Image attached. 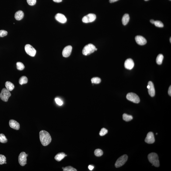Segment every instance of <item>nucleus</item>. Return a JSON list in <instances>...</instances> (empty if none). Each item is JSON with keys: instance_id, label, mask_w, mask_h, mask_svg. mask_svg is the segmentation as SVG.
<instances>
[{"instance_id": "1", "label": "nucleus", "mask_w": 171, "mask_h": 171, "mask_svg": "<svg viewBox=\"0 0 171 171\" xmlns=\"http://www.w3.org/2000/svg\"><path fill=\"white\" fill-rule=\"evenodd\" d=\"M40 142L42 145L46 146L51 142L52 139L50 134L45 130H42L39 132Z\"/></svg>"}, {"instance_id": "2", "label": "nucleus", "mask_w": 171, "mask_h": 171, "mask_svg": "<svg viewBox=\"0 0 171 171\" xmlns=\"http://www.w3.org/2000/svg\"><path fill=\"white\" fill-rule=\"evenodd\" d=\"M148 158L150 162L152 164V166L157 167L159 166V161L157 154L155 153H151L149 154Z\"/></svg>"}, {"instance_id": "3", "label": "nucleus", "mask_w": 171, "mask_h": 171, "mask_svg": "<svg viewBox=\"0 0 171 171\" xmlns=\"http://www.w3.org/2000/svg\"><path fill=\"white\" fill-rule=\"evenodd\" d=\"M96 48V47L92 44H88L83 48L82 50V54L85 56L90 55L95 51Z\"/></svg>"}, {"instance_id": "4", "label": "nucleus", "mask_w": 171, "mask_h": 171, "mask_svg": "<svg viewBox=\"0 0 171 171\" xmlns=\"http://www.w3.org/2000/svg\"><path fill=\"white\" fill-rule=\"evenodd\" d=\"M10 91L5 88H3L0 93V98L3 101L7 102L8 101L9 98L11 96Z\"/></svg>"}, {"instance_id": "5", "label": "nucleus", "mask_w": 171, "mask_h": 171, "mask_svg": "<svg viewBox=\"0 0 171 171\" xmlns=\"http://www.w3.org/2000/svg\"><path fill=\"white\" fill-rule=\"evenodd\" d=\"M128 157L126 155H124L118 159L115 166L116 168H119L124 165L127 160Z\"/></svg>"}, {"instance_id": "6", "label": "nucleus", "mask_w": 171, "mask_h": 171, "mask_svg": "<svg viewBox=\"0 0 171 171\" xmlns=\"http://www.w3.org/2000/svg\"><path fill=\"white\" fill-rule=\"evenodd\" d=\"M127 99L134 103H138L140 101L139 97L135 93L130 92L127 94Z\"/></svg>"}, {"instance_id": "7", "label": "nucleus", "mask_w": 171, "mask_h": 171, "mask_svg": "<svg viewBox=\"0 0 171 171\" xmlns=\"http://www.w3.org/2000/svg\"><path fill=\"white\" fill-rule=\"evenodd\" d=\"M28 156V154L25 152H22L19 156V163L20 165L24 166L27 164V157Z\"/></svg>"}, {"instance_id": "8", "label": "nucleus", "mask_w": 171, "mask_h": 171, "mask_svg": "<svg viewBox=\"0 0 171 171\" xmlns=\"http://www.w3.org/2000/svg\"><path fill=\"white\" fill-rule=\"evenodd\" d=\"M96 18L95 14H89L82 18V21L83 23H86L92 22L95 20Z\"/></svg>"}, {"instance_id": "9", "label": "nucleus", "mask_w": 171, "mask_h": 171, "mask_svg": "<svg viewBox=\"0 0 171 171\" xmlns=\"http://www.w3.org/2000/svg\"><path fill=\"white\" fill-rule=\"evenodd\" d=\"M25 50L27 54L31 57H34L36 55V51L31 45L29 44L26 45L25 46Z\"/></svg>"}, {"instance_id": "10", "label": "nucleus", "mask_w": 171, "mask_h": 171, "mask_svg": "<svg viewBox=\"0 0 171 171\" xmlns=\"http://www.w3.org/2000/svg\"><path fill=\"white\" fill-rule=\"evenodd\" d=\"M145 141L149 144H152L154 143L155 139L153 133L152 132L148 133L145 139Z\"/></svg>"}, {"instance_id": "11", "label": "nucleus", "mask_w": 171, "mask_h": 171, "mask_svg": "<svg viewBox=\"0 0 171 171\" xmlns=\"http://www.w3.org/2000/svg\"><path fill=\"white\" fill-rule=\"evenodd\" d=\"M134 63L133 60L130 58L127 59L125 62L124 66L126 69L131 70L134 67Z\"/></svg>"}, {"instance_id": "12", "label": "nucleus", "mask_w": 171, "mask_h": 171, "mask_svg": "<svg viewBox=\"0 0 171 171\" xmlns=\"http://www.w3.org/2000/svg\"><path fill=\"white\" fill-rule=\"evenodd\" d=\"M72 49V47L71 46H68L65 47L62 52L63 57H69L71 54Z\"/></svg>"}, {"instance_id": "13", "label": "nucleus", "mask_w": 171, "mask_h": 171, "mask_svg": "<svg viewBox=\"0 0 171 171\" xmlns=\"http://www.w3.org/2000/svg\"><path fill=\"white\" fill-rule=\"evenodd\" d=\"M135 41L138 45L143 46L147 43V40L143 36H137L135 38Z\"/></svg>"}, {"instance_id": "14", "label": "nucleus", "mask_w": 171, "mask_h": 171, "mask_svg": "<svg viewBox=\"0 0 171 171\" xmlns=\"http://www.w3.org/2000/svg\"><path fill=\"white\" fill-rule=\"evenodd\" d=\"M55 18L57 21L62 24H64L67 22V19L63 14L57 13L55 16Z\"/></svg>"}, {"instance_id": "15", "label": "nucleus", "mask_w": 171, "mask_h": 171, "mask_svg": "<svg viewBox=\"0 0 171 171\" xmlns=\"http://www.w3.org/2000/svg\"><path fill=\"white\" fill-rule=\"evenodd\" d=\"M9 124L10 127L13 129L17 130L20 129V124L14 120H10L9 122Z\"/></svg>"}, {"instance_id": "16", "label": "nucleus", "mask_w": 171, "mask_h": 171, "mask_svg": "<svg viewBox=\"0 0 171 171\" xmlns=\"http://www.w3.org/2000/svg\"><path fill=\"white\" fill-rule=\"evenodd\" d=\"M148 85H149L150 86L148 89L149 94L151 97H154L155 96V92L153 83L151 81H150L148 82Z\"/></svg>"}, {"instance_id": "17", "label": "nucleus", "mask_w": 171, "mask_h": 171, "mask_svg": "<svg viewBox=\"0 0 171 171\" xmlns=\"http://www.w3.org/2000/svg\"><path fill=\"white\" fill-rule=\"evenodd\" d=\"M24 14L22 11L20 10L16 12L15 15V18L17 20H20L24 18Z\"/></svg>"}, {"instance_id": "18", "label": "nucleus", "mask_w": 171, "mask_h": 171, "mask_svg": "<svg viewBox=\"0 0 171 171\" xmlns=\"http://www.w3.org/2000/svg\"><path fill=\"white\" fill-rule=\"evenodd\" d=\"M67 155L64 153L61 152L57 154L55 157V159L57 161L60 162L63 160L65 157L67 156Z\"/></svg>"}, {"instance_id": "19", "label": "nucleus", "mask_w": 171, "mask_h": 171, "mask_svg": "<svg viewBox=\"0 0 171 171\" xmlns=\"http://www.w3.org/2000/svg\"><path fill=\"white\" fill-rule=\"evenodd\" d=\"M6 88L9 91H12L14 88V85L10 81H7L5 83Z\"/></svg>"}, {"instance_id": "20", "label": "nucleus", "mask_w": 171, "mask_h": 171, "mask_svg": "<svg viewBox=\"0 0 171 171\" xmlns=\"http://www.w3.org/2000/svg\"><path fill=\"white\" fill-rule=\"evenodd\" d=\"M130 20L129 15L128 14H125L123 17L122 19V22L124 26H125L128 23Z\"/></svg>"}, {"instance_id": "21", "label": "nucleus", "mask_w": 171, "mask_h": 171, "mask_svg": "<svg viewBox=\"0 0 171 171\" xmlns=\"http://www.w3.org/2000/svg\"><path fill=\"white\" fill-rule=\"evenodd\" d=\"M28 80L27 77L26 76H23L21 77L19 80V83L21 85L26 84L27 83Z\"/></svg>"}, {"instance_id": "22", "label": "nucleus", "mask_w": 171, "mask_h": 171, "mask_svg": "<svg viewBox=\"0 0 171 171\" xmlns=\"http://www.w3.org/2000/svg\"><path fill=\"white\" fill-rule=\"evenodd\" d=\"M123 118L126 122L130 121L133 119L132 116L131 115L124 113L123 115Z\"/></svg>"}, {"instance_id": "23", "label": "nucleus", "mask_w": 171, "mask_h": 171, "mask_svg": "<svg viewBox=\"0 0 171 171\" xmlns=\"http://www.w3.org/2000/svg\"><path fill=\"white\" fill-rule=\"evenodd\" d=\"M164 59V56L162 54H160L158 55L156 58V63L158 65H161Z\"/></svg>"}, {"instance_id": "24", "label": "nucleus", "mask_w": 171, "mask_h": 171, "mask_svg": "<svg viewBox=\"0 0 171 171\" xmlns=\"http://www.w3.org/2000/svg\"><path fill=\"white\" fill-rule=\"evenodd\" d=\"M7 139L3 134H0V142L5 143L7 142Z\"/></svg>"}, {"instance_id": "25", "label": "nucleus", "mask_w": 171, "mask_h": 171, "mask_svg": "<svg viewBox=\"0 0 171 171\" xmlns=\"http://www.w3.org/2000/svg\"><path fill=\"white\" fill-rule=\"evenodd\" d=\"M94 154L96 157H99L102 156L103 154V151L100 149H96L94 152Z\"/></svg>"}, {"instance_id": "26", "label": "nucleus", "mask_w": 171, "mask_h": 171, "mask_svg": "<svg viewBox=\"0 0 171 171\" xmlns=\"http://www.w3.org/2000/svg\"><path fill=\"white\" fill-rule=\"evenodd\" d=\"M17 68L18 70H22L25 68V66L21 62H17L16 63Z\"/></svg>"}, {"instance_id": "27", "label": "nucleus", "mask_w": 171, "mask_h": 171, "mask_svg": "<svg viewBox=\"0 0 171 171\" xmlns=\"http://www.w3.org/2000/svg\"><path fill=\"white\" fill-rule=\"evenodd\" d=\"M101 81V79L99 77H94L91 79V82L92 83L99 84Z\"/></svg>"}, {"instance_id": "28", "label": "nucleus", "mask_w": 171, "mask_h": 171, "mask_svg": "<svg viewBox=\"0 0 171 171\" xmlns=\"http://www.w3.org/2000/svg\"><path fill=\"white\" fill-rule=\"evenodd\" d=\"M63 171H77L76 169L71 166H68L65 167H62Z\"/></svg>"}, {"instance_id": "29", "label": "nucleus", "mask_w": 171, "mask_h": 171, "mask_svg": "<svg viewBox=\"0 0 171 171\" xmlns=\"http://www.w3.org/2000/svg\"><path fill=\"white\" fill-rule=\"evenodd\" d=\"M6 158L3 155L0 154V165L4 164L6 162Z\"/></svg>"}, {"instance_id": "30", "label": "nucleus", "mask_w": 171, "mask_h": 171, "mask_svg": "<svg viewBox=\"0 0 171 171\" xmlns=\"http://www.w3.org/2000/svg\"><path fill=\"white\" fill-rule=\"evenodd\" d=\"M154 24L156 26L158 27H163L164 26V24L163 23L160 21H155Z\"/></svg>"}, {"instance_id": "31", "label": "nucleus", "mask_w": 171, "mask_h": 171, "mask_svg": "<svg viewBox=\"0 0 171 171\" xmlns=\"http://www.w3.org/2000/svg\"><path fill=\"white\" fill-rule=\"evenodd\" d=\"M107 132H108V130L106 129L103 128L101 129L99 133V134L100 136H103L105 135L107 133Z\"/></svg>"}, {"instance_id": "32", "label": "nucleus", "mask_w": 171, "mask_h": 171, "mask_svg": "<svg viewBox=\"0 0 171 171\" xmlns=\"http://www.w3.org/2000/svg\"><path fill=\"white\" fill-rule=\"evenodd\" d=\"M7 32L4 30H0V37H3L7 36Z\"/></svg>"}, {"instance_id": "33", "label": "nucleus", "mask_w": 171, "mask_h": 171, "mask_svg": "<svg viewBox=\"0 0 171 171\" xmlns=\"http://www.w3.org/2000/svg\"><path fill=\"white\" fill-rule=\"evenodd\" d=\"M55 100L56 103L58 105H60V106L63 105V101L60 99L57 98H55Z\"/></svg>"}, {"instance_id": "34", "label": "nucleus", "mask_w": 171, "mask_h": 171, "mask_svg": "<svg viewBox=\"0 0 171 171\" xmlns=\"http://www.w3.org/2000/svg\"><path fill=\"white\" fill-rule=\"evenodd\" d=\"M27 1L29 5L33 6L36 4V0H27Z\"/></svg>"}, {"instance_id": "35", "label": "nucleus", "mask_w": 171, "mask_h": 171, "mask_svg": "<svg viewBox=\"0 0 171 171\" xmlns=\"http://www.w3.org/2000/svg\"><path fill=\"white\" fill-rule=\"evenodd\" d=\"M88 169L90 171H92L94 168V167L93 166L91 165H89L88 167Z\"/></svg>"}, {"instance_id": "36", "label": "nucleus", "mask_w": 171, "mask_h": 171, "mask_svg": "<svg viewBox=\"0 0 171 171\" xmlns=\"http://www.w3.org/2000/svg\"><path fill=\"white\" fill-rule=\"evenodd\" d=\"M168 94L170 96H171V86H170L169 88L168 91Z\"/></svg>"}, {"instance_id": "37", "label": "nucleus", "mask_w": 171, "mask_h": 171, "mask_svg": "<svg viewBox=\"0 0 171 171\" xmlns=\"http://www.w3.org/2000/svg\"><path fill=\"white\" fill-rule=\"evenodd\" d=\"M54 2L57 3H59L62 1L63 0H53Z\"/></svg>"}, {"instance_id": "38", "label": "nucleus", "mask_w": 171, "mask_h": 171, "mask_svg": "<svg viewBox=\"0 0 171 171\" xmlns=\"http://www.w3.org/2000/svg\"><path fill=\"white\" fill-rule=\"evenodd\" d=\"M118 0H109V1L110 3H112L115 2L117 1Z\"/></svg>"}, {"instance_id": "39", "label": "nucleus", "mask_w": 171, "mask_h": 171, "mask_svg": "<svg viewBox=\"0 0 171 171\" xmlns=\"http://www.w3.org/2000/svg\"><path fill=\"white\" fill-rule=\"evenodd\" d=\"M155 21L154 20H150V22L151 23H152V24H154V23Z\"/></svg>"}, {"instance_id": "40", "label": "nucleus", "mask_w": 171, "mask_h": 171, "mask_svg": "<svg viewBox=\"0 0 171 171\" xmlns=\"http://www.w3.org/2000/svg\"><path fill=\"white\" fill-rule=\"evenodd\" d=\"M170 43H171V38H170Z\"/></svg>"}, {"instance_id": "41", "label": "nucleus", "mask_w": 171, "mask_h": 171, "mask_svg": "<svg viewBox=\"0 0 171 171\" xmlns=\"http://www.w3.org/2000/svg\"><path fill=\"white\" fill-rule=\"evenodd\" d=\"M97 48H96V49H95V51H97Z\"/></svg>"}, {"instance_id": "42", "label": "nucleus", "mask_w": 171, "mask_h": 171, "mask_svg": "<svg viewBox=\"0 0 171 171\" xmlns=\"http://www.w3.org/2000/svg\"><path fill=\"white\" fill-rule=\"evenodd\" d=\"M145 1H148L149 0H145Z\"/></svg>"}, {"instance_id": "43", "label": "nucleus", "mask_w": 171, "mask_h": 171, "mask_svg": "<svg viewBox=\"0 0 171 171\" xmlns=\"http://www.w3.org/2000/svg\"><path fill=\"white\" fill-rule=\"evenodd\" d=\"M156 134L157 135V134H158V133H156Z\"/></svg>"}, {"instance_id": "44", "label": "nucleus", "mask_w": 171, "mask_h": 171, "mask_svg": "<svg viewBox=\"0 0 171 171\" xmlns=\"http://www.w3.org/2000/svg\"></svg>"}]
</instances>
